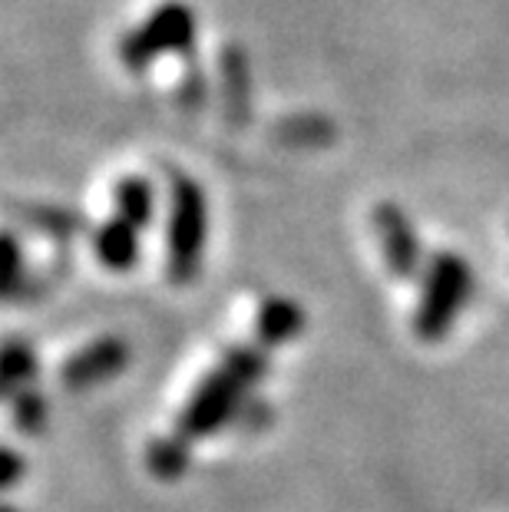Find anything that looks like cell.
Returning <instances> with one entry per match:
<instances>
[{
  "label": "cell",
  "instance_id": "1",
  "mask_svg": "<svg viewBox=\"0 0 509 512\" xmlns=\"http://www.w3.org/2000/svg\"><path fill=\"white\" fill-rule=\"evenodd\" d=\"M265 367L268 361L258 347H235V351L225 354L219 367L209 370L202 377V384L192 390L189 403L179 413L176 437L192 446L212 437L225 423H232L238 417V410H242V400L262 380Z\"/></svg>",
  "mask_w": 509,
  "mask_h": 512
},
{
  "label": "cell",
  "instance_id": "2",
  "mask_svg": "<svg viewBox=\"0 0 509 512\" xmlns=\"http://www.w3.org/2000/svg\"><path fill=\"white\" fill-rule=\"evenodd\" d=\"M209 242V202L199 182L172 176L169 219H166V275L172 285H192L202 271Z\"/></svg>",
  "mask_w": 509,
  "mask_h": 512
},
{
  "label": "cell",
  "instance_id": "3",
  "mask_svg": "<svg viewBox=\"0 0 509 512\" xmlns=\"http://www.w3.org/2000/svg\"><path fill=\"white\" fill-rule=\"evenodd\" d=\"M126 367H129V344L123 337H100V341L80 347V351L60 367V380L70 390H90L119 377Z\"/></svg>",
  "mask_w": 509,
  "mask_h": 512
},
{
  "label": "cell",
  "instance_id": "4",
  "mask_svg": "<svg viewBox=\"0 0 509 512\" xmlns=\"http://www.w3.org/2000/svg\"><path fill=\"white\" fill-rule=\"evenodd\" d=\"M93 245H96V258L110 271H129L139 261V228L113 215L110 222L100 225Z\"/></svg>",
  "mask_w": 509,
  "mask_h": 512
},
{
  "label": "cell",
  "instance_id": "5",
  "mask_svg": "<svg viewBox=\"0 0 509 512\" xmlns=\"http://www.w3.org/2000/svg\"><path fill=\"white\" fill-rule=\"evenodd\" d=\"M37 374V354L24 337H10L0 344V403L14 400L20 390H27L30 377Z\"/></svg>",
  "mask_w": 509,
  "mask_h": 512
},
{
  "label": "cell",
  "instance_id": "6",
  "mask_svg": "<svg viewBox=\"0 0 509 512\" xmlns=\"http://www.w3.org/2000/svg\"><path fill=\"white\" fill-rule=\"evenodd\" d=\"M113 205H116V215L129 225L136 228H146L153 222V209H156V195H153V185H149L143 176H126L116 182V192H113Z\"/></svg>",
  "mask_w": 509,
  "mask_h": 512
},
{
  "label": "cell",
  "instance_id": "7",
  "mask_svg": "<svg viewBox=\"0 0 509 512\" xmlns=\"http://www.w3.org/2000/svg\"><path fill=\"white\" fill-rule=\"evenodd\" d=\"M305 324V314H301L291 301L272 298L262 304L258 311V341L262 344H285L298 334V328Z\"/></svg>",
  "mask_w": 509,
  "mask_h": 512
},
{
  "label": "cell",
  "instance_id": "8",
  "mask_svg": "<svg viewBox=\"0 0 509 512\" xmlns=\"http://www.w3.org/2000/svg\"><path fill=\"white\" fill-rule=\"evenodd\" d=\"M146 460H149V470L159 479H179L189 466V443L179 440L176 433H172V437H159L149 443Z\"/></svg>",
  "mask_w": 509,
  "mask_h": 512
},
{
  "label": "cell",
  "instance_id": "9",
  "mask_svg": "<svg viewBox=\"0 0 509 512\" xmlns=\"http://www.w3.org/2000/svg\"><path fill=\"white\" fill-rule=\"evenodd\" d=\"M377 225H381V235L387 238V258L397 271H410L414 268V238L400 222V215L394 209L377 212Z\"/></svg>",
  "mask_w": 509,
  "mask_h": 512
},
{
  "label": "cell",
  "instance_id": "10",
  "mask_svg": "<svg viewBox=\"0 0 509 512\" xmlns=\"http://www.w3.org/2000/svg\"><path fill=\"white\" fill-rule=\"evenodd\" d=\"M20 281H24V255H20V245L10 232H0V301L14 298Z\"/></svg>",
  "mask_w": 509,
  "mask_h": 512
},
{
  "label": "cell",
  "instance_id": "11",
  "mask_svg": "<svg viewBox=\"0 0 509 512\" xmlns=\"http://www.w3.org/2000/svg\"><path fill=\"white\" fill-rule=\"evenodd\" d=\"M14 423L24 433H40L47 423V400L37 390H20L14 397Z\"/></svg>",
  "mask_w": 509,
  "mask_h": 512
},
{
  "label": "cell",
  "instance_id": "12",
  "mask_svg": "<svg viewBox=\"0 0 509 512\" xmlns=\"http://www.w3.org/2000/svg\"><path fill=\"white\" fill-rule=\"evenodd\" d=\"M24 473H27L24 456L17 450H10V446H0V493L10 486H17L20 479H24Z\"/></svg>",
  "mask_w": 509,
  "mask_h": 512
},
{
  "label": "cell",
  "instance_id": "13",
  "mask_svg": "<svg viewBox=\"0 0 509 512\" xmlns=\"http://www.w3.org/2000/svg\"><path fill=\"white\" fill-rule=\"evenodd\" d=\"M0 512H17L14 506H0Z\"/></svg>",
  "mask_w": 509,
  "mask_h": 512
}]
</instances>
